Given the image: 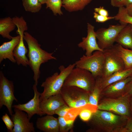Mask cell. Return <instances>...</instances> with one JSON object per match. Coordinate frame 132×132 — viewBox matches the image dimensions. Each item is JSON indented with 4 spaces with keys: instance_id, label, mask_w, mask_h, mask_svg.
<instances>
[{
    "instance_id": "19",
    "label": "cell",
    "mask_w": 132,
    "mask_h": 132,
    "mask_svg": "<svg viewBox=\"0 0 132 132\" xmlns=\"http://www.w3.org/2000/svg\"><path fill=\"white\" fill-rule=\"evenodd\" d=\"M20 40V36L12 37L11 39L8 42H4L0 46V63L4 59H8L12 62L15 63L13 52Z\"/></svg>"
},
{
    "instance_id": "22",
    "label": "cell",
    "mask_w": 132,
    "mask_h": 132,
    "mask_svg": "<svg viewBox=\"0 0 132 132\" xmlns=\"http://www.w3.org/2000/svg\"><path fill=\"white\" fill-rule=\"evenodd\" d=\"M16 26L12 18L10 17L0 18V34L4 38L11 40L12 37L10 35V33L15 29Z\"/></svg>"
},
{
    "instance_id": "32",
    "label": "cell",
    "mask_w": 132,
    "mask_h": 132,
    "mask_svg": "<svg viewBox=\"0 0 132 132\" xmlns=\"http://www.w3.org/2000/svg\"><path fill=\"white\" fill-rule=\"evenodd\" d=\"M93 17L96 22L101 23H104L109 20L114 19V16H105L95 12L93 13Z\"/></svg>"
},
{
    "instance_id": "31",
    "label": "cell",
    "mask_w": 132,
    "mask_h": 132,
    "mask_svg": "<svg viewBox=\"0 0 132 132\" xmlns=\"http://www.w3.org/2000/svg\"><path fill=\"white\" fill-rule=\"evenodd\" d=\"M71 108L66 104H65L60 107L56 111L55 114L59 116L64 117Z\"/></svg>"
},
{
    "instance_id": "29",
    "label": "cell",
    "mask_w": 132,
    "mask_h": 132,
    "mask_svg": "<svg viewBox=\"0 0 132 132\" xmlns=\"http://www.w3.org/2000/svg\"><path fill=\"white\" fill-rule=\"evenodd\" d=\"M59 127V132H67L73 127L74 121L66 120L63 117L59 116L58 118Z\"/></svg>"
},
{
    "instance_id": "27",
    "label": "cell",
    "mask_w": 132,
    "mask_h": 132,
    "mask_svg": "<svg viewBox=\"0 0 132 132\" xmlns=\"http://www.w3.org/2000/svg\"><path fill=\"white\" fill-rule=\"evenodd\" d=\"M46 8H49L51 10L55 15L57 14L61 15L63 14L61 10L62 6V0H47L46 3Z\"/></svg>"
},
{
    "instance_id": "9",
    "label": "cell",
    "mask_w": 132,
    "mask_h": 132,
    "mask_svg": "<svg viewBox=\"0 0 132 132\" xmlns=\"http://www.w3.org/2000/svg\"><path fill=\"white\" fill-rule=\"evenodd\" d=\"M127 25L120 23L99 29L96 33L99 47L103 50L112 46L119 33Z\"/></svg>"
},
{
    "instance_id": "30",
    "label": "cell",
    "mask_w": 132,
    "mask_h": 132,
    "mask_svg": "<svg viewBox=\"0 0 132 132\" xmlns=\"http://www.w3.org/2000/svg\"><path fill=\"white\" fill-rule=\"evenodd\" d=\"M1 119L6 126L8 131L11 132L14 127L13 123L11 119L6 113L2 116Z\"/></svg>"
},
{
    "instance_id": "24",
    "label": "cell",
    "mask_w": 132,
    "mask_h": 132,
    "mask_svg": "<svg viewBox=\"0 0 132 132\" xmlns=\"http://www.w3.org/2000/svg\"><path fill=\"white\" fill-rule=\"evenodd\" d=\"M98 109L97 106L88 104L82 107V109L80 110L78 115L82 121L87 122Z\"/></svg>"
},
{
    "instance_id": "38",
    "label": "cell",
    "mask_w": 132,
    "mask_h": 132,
    "mask_svg": "<svg viewBox=\"0 0 132 132\" xmlns=\"http://www.w3.org/2000/svg\"><path fill=\"white\" fill-rule=\"evenodd\" d=\"M132 4V0H125V6L127 7Z\"/></svg>"
},
{
    "instance_id": "8",
    "label": "cell",
    "mask_w": 132,
    "mask_h": 132,
    "mask_svg": "<svg viewBox=\"0 0 132 132\" xmlns=\"http://www.w3.org/2000/svg\"><path fill=\"white\" fill-rule=\"evenodd\" d=\"M15 23L17 28L16 33L20 35V40L14 50L13 55L18 65L26 67L29 64L28 59L26 55L28 50L25 45L23 40L24 32L28 28L27 24L25 20L21 19L16 20Z\"/></svg>"
},
{
    "instance_id": "10",
    "label": "cell",
    "mask_w": 132,
    "mask_h": 132,
    "mask_svg": "<svg viewBox=\"0 0 132 132\" xmlns=\"http://www.w3.org/2000/svg\"><path fill=\"white\" fill-rule=\"evenodd\" d=\"M14 86L12 81L9 80L4 76L1 71H0V108L3 105L7 108L10 114L13 113L12 110L14 101L18 100L14 95Z\"/></svg>"
},
{
    "instance_id": "20",
    "label": "cell",
    "mask_w": 132,
    "mask_h": 132,
    "mask_svg": "<svg viewBox=\"0 0 132 132\" xmlns=\"http://www.w3.org/2000/svg\"><path fill=\"white\" fill-rule=\"evenodd\" d=\"M115 42L124 48L132 49V31L130 24H127L121 31Z\"/></svg>"
},
{
    "instance_id": "2",
    "label": "cell",
    "mask_w": 132,
    "mask_h": 132,
    "mask_svg": "<svg viewBox=\"0 0 132 132\" xmlns=\"http://www.w3.org/2000/svg\"><path fill=\"white\" fill-rule=\"evenodd\" d=\"M24 39L27 44L28 57L30 67L33 71L35 84L37 86L40 74V67L43 63L56 58L53 56L54 52L48 53L42 49L37 40L27 32L24 33Z\"/></svg>"
},
{
    "instance_id": "35",
    "label": "cell",
    "mask_w": 132,
    "mask_h": 132,
    "mask_svg": "<svg viewBox=\"0 0 132 132\" xmlns=\"http://www.w3.org/2000/svg\"><path fill=\"white\" fill-rule=\"evenodd\" d=\"M125 0H110V4L112 6L119 8L125 6Z\"/></svg>"
},
{
    "instance_id": "23",
    "label": "cell",
    "mask_w": 132,
    "mask_h": 132,
    "mask_svg": "<svg viewBox=\"0 0 132 132\" xmlns=\"http://www.w3.org/2000/svg\"><path fill=\"white\" fill-rule=\"evenodd\" d=\"M62 6L69 12L82 10L92 0H62Z\"/></svg>"
},
{
    "instance_id": "4",
    "label": "cell",
    "mask_w": 132,
    "mask_h": 132,
    "mask_svg": "<svg viewBox=\"0 0 132 132\" xmlns=\"http://www.w3.org/2000/svg\"><path fill=\"white\" fill-rule=\"evenodd\" d=\"M97 106L98 109L110 112L128 119L132 116L130 97L126 95L101 98Z\"/></svg>"
},
{
    "instance_id": "15",
    "label": "cell",
    "mask_w": 132,
    "mask_h": 132,
    "mask_svg": "<svg viewBox=\"0 0 132 132\" xmlns=\"http://www.w3.org/2000/svg\"><path fill=\"white\" fill-rule=\"evenodd\" d=\"M132 78V75L108 85L101 91L99 99L104 98H115L124 95L126 85Z\"/></svg>"
},
{
    "instance_id": "26",
    "label": "cell",
    "mask_w": 132,
    "mask_h": 132,
    "mask_svg": "<svg viewBox=\"0 0 132 132\" xmlns=\"http://www.w3.org/2000/svg\"><path fill=\"white\" fill-rule=\"evenodd\" d=\"M23 6L25 11L35 13L40 11L42 4L38 0H22Z\"/></svg>"
},
{
    "instance_id": "28",
    "label": "cell",
    "mask_w": 132,
    "mask_h": 132,
    "mask_svg": "<svg viewBox=\"0 0 132 132\" xmlns=\"http://www.w3.org/2000/svg\"><path fill=\"white\" fill-rule=\"evenodd\" d=\"M101 91L96 82L93 91L89 94L88 104L98 106Z\"/></svg>"
},
{
    "instance_id": "37",
    "label": "cell",
    "mask_w": 132,
    "mask_h": 132,
    "mask_svg": "<svg viewBox=\"0 0 132 132\" xmlns=\"http://www.w3.org/2000/svg\"><path fill=\"white\" fill-rule=\"evenodd\" d=\"M125 7L128 14L132 16V4Z\"/></svg>"
},
{
    "instance_id": "21",
    "label": "cell",
    "mask_w": 132,
    "mask_h": 132,
    "mask_svg": "<svg viewBox=\"0 0 132 132\" xmlns=\"http://www.w3.org/2000/svg\"><path fill=\"white\" fill-rule=\"evenodd\" d=\"M112 47L122 59L125 69L132 67V49L124 48L118 44H114Z\"/></svg>"
},
{
    "instance_id": "34",
    "label": "cell",
    "mask_w": 132,
    "mask_h": 132,
    "mask_svg": "<svg viewBox=\"0 0 132 132\" xmlns=\"http://www.w3.org/2000/svg\"><path fill=\"white\" fill-rule=\"evenodd\" d=\"M94 10L95 12L99 15L106 16H109L108 11L103 6H100L99 7L95 8Z\"/></svg>"
},
{
    "instance_id": "13",
    "label": "cell",
    "mask_w": 132,
    "mask_h": 132,
    "mask_svg": "<svg viewBox=\"0 0 132 132\" xmlns=\"http://www.w3.org/2000/svg\"><path fill=\"white\" fill-rule=\"evenodd\" d=\"M37 86L34 84L33 86L34 95L33 99L26 103L12 106V108H16L26 112L30 120L35 114H37L40 116L45 114L41 111L40 108V97L41 93L38 91Z\"/></svg>"
},
{
    "instance_id": "17",
    "label": "cell",
    "mask_w": 132,
    "mask_h": 132,
    "mask_svg": "<svg viewBox=\"0 0 132 132\" xmlns=\"http://www.w3.org/2000/svg\"><path fill=\"white\" fill-rule=\"evenodd\" d=\"M132 75V67L115 72L105 78L101 77L96 78V82L101 91L108 85Z\"/></svg>"
},
{
    "instance_id": "25",
    "label": "cell",
    "mask_w": 132,
    "mask_h": 132,
    "mask_svg": "<svg viewBox=\"0 0 132 132\" xmlns=\"http://www.w3.org/2000/svg\"><path fill=\"white\" fill-rule=\"evenodd\" d=\"M114 17V19L119 21L120 23L132 25V16L128 14L124 6L119 8L118 12Z\"/></svg>"
},
{
    "instance_id": "3",
    "label": "cell",
    "mask_w": 132,
    "mask_h": 132,
    "mask_svg": "<svg viewBox=\"0 0 132 132\" xmlns=\"http://www.w3.org/2000/svg\"><path fill=\"white\" fill-rule=\"evenodd\" d=\"M75 66V63L69 65L66 67L60 66L58 68L59 74L56 72L46 78L41 86L44 89L40 97V102L52 96L60 93L66 78Z\"/></svg>"
},
{
    "instance_id": "12",
    "label": "cell",
    "mask_w": 132,
    "mask_h": 132,
    "mask_svg": "<svg viewBox=\"0 0 132 132\" xmlns=\"http://www.w3.org/2000/svg\"><path fill=\"white\" fill-rule=\"evenodd\" d=\"M14 110L15 113L11 116V119L14 127L11 132H35L33 123L30 122L27 113L16 108Z\"/></svg>"
},
{
    "instance_id": "6",
    "label": "cell",
    "mask_w": 132,
    "mask_h": 132,
    "mask_svg": "<svg viewBox=\"0 0 132 132\" xmlns=\"http://www.w3.org/2000/svg\"><path fill=\"white\" fill-rule=\"evenodd\" d=\"M104 60L103 51L97 50L90 56L83 55L75 63L76 67L89 71L96 79L102 75Z\"/></svg>"
},
{
    "instance_id": "41",
    "label": "cell",
    "mask_w": 132,
    "mask_h": 132,
    "mask_svg": "<svg viewBox=\"0 0 132 132\" xmlns=\"http://www.w3.org/2000/svg\"><path fill=\"white\" fill-rule=\"evenodd\" d=\"M131 25V29H132V25Z\"/></svg>"
},
{
    "instance_id": "36",
    "label": "cell",
    "mask_w": 132,
    "mask_h": 132,
    "mask_svg": "<svg viewBox=\"0 0 132 132\" xmlns=\"http://www.w3.org/2000/svg\"><path fill=\"white\" fill-rule=\"evenodd\" d=\"M124 95L129 97L132 96V78L126 85Z\"/></svg>"
},
{
    "instance_id": "18",
    "label": "cell",
    "mask_w": 132,
    "mask_h": 132,
    "mask_svg": "<svg viewBox=\"0 0 132 132\" xmlns=\"http://www.w3.org/2000/svg\"><path fill=\"white\" fill-rule=\"evenodd\" d=\"M36 128L44 132H59V127L58 118L48 115L37 118L36 123Z\"/></svg>"
},
{
    "instance_id": "1",
    "label": "cell",
    "mask_w": 132,
    "mask_h": 132,
    "mask_svg": "<svg viewBox=\"0 0 132 132\" xmlns=\"http://www.w3.org/2000/svg\"><path fill=\"white\" fill-rule=\"evenodd\" d=\"M128 119L109 111L98 109L87 122L88 132H120Z\"/></svg>"
},
{
    "instance_id": "5",
    "label": "cell",
    "mask_w": 132,
    "mask_h": 132,
    "mask_svg": "<svg viewBox=\"0 0 132 132\" xmlns=\"http://www.w3.org/2000/svg\"><path fill=\"white\" fill-rule=\"evenodd\" d=\"M96 79L89 71L76 67L73 68L66 78L63 86H73L82 88L89 94L93 91Z\"/></svg>"
},
{
    "instance_id": "39",
    "label": "cell",
    "mask_w": 132,
    "mask_h": 132,
    "mask_svg": "<svg viewBox=\"0 0 132 132\" xmlns=\"http://www.w3.org/2000/svg\"><path fill=\"white\" fill-rule=\"evenodd\" d=\"M42 4H43L46 3L47 0H38Z\"/></svg>"
},
{
    "instance_id": "11",
    "label": "cell",
    "mask_w": 132,
    "mask_h": 132,
    "mask_svg": "<svg viewBox=\"0 0 132 132\" xmlns=\"http://www.w3.org/2000/svg\"><path fill=\"white\" fill-rule=\"evenodd\" d=\"M105 60L102 78L108 77L117 72L125 69L123 62L112 46L104 49Z\"/></svg>"
},
{
    "instance_id": "40",
    "label": "cell",
    "mask_w": 132,
    "mask_h": 132,
    "mask_svg": "<svg viewBox=\"0 0 132 132\" xmlns=\"http://www.w3.org/2000/svg\"><path fill=\"white\" fill-rule=\"evenodd\" d=\"M130 104L132 116V99H131L130 98Z\"/></svg>"
},
{
    "instance_id": "14",
    "label": "cell",
    "mask_w": 132,
    "mask_h": 132,
    "mask_svg": "<svg viewBox=\"0 0 132 132\" xmlns=\"http://www.w3.org/2000/svg\"><path fill=\"white\" fill-rule=\"evenodd\" d=\"M87 29V36L82 38V41L78 44V47L86 51L85 55L87 56L91 55L94 51H103V50L99 47L97 41L94 26L88 23Z\"/></svg>"
},
{
    "instance_id": "33",
    "label": "cell",
    "mask_w": 132,
    "mask_h": 132,
    "mask_svg": "<svg viewBox=\"0 0 132 132\" xmlns=\"http://www.w3.org/2000/svg\"><path fill=\"white\" fill-rule=\"evenodd\" d=\"M120 132H132V116L127 119L126 124Z\"/></svg>"
},
{
    "instance_id": "7",
    "label": "cell",
    "mask_w": 132,
    "mask_h": 132,
    "mask_svg": "<svg viewBox=\"0 0 132 132\" xmlns=\"http://www.w3.org/2000/svg\"><path fill=\"white\" fill-rule=\"evenodd\" d=\"M60 93L66 103L71 108H79L88 104L89 93L78 87L63 86Z\"/></svg>"
},
{
    "instance_id": "16",
    "label": "cell",
    "mask_w": 132,
    "mask_h": 132,
    "mask_svg": "<svg viewBox=\"0 0 132 132\" xmlns=\"http://www.w3.org/2000/svg\"><path fill=\"white\" fill-rule=\"evenodd\" d=\"M66 104L60 93L52 96L40 102L41 111L47 115H53L61 106Z\"/></svg>"
}]
</instances>
